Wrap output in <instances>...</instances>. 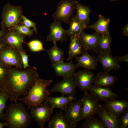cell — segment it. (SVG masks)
I'll return each instance as SVG.
<instances>
[{"label": "cell", "mask_w": 128, "mask_h": 128, "mask_svg": "<svg viewBox=\"0 0 128 128\" xmlns=\"http://www.w3.org/2000/svg\"><path fill=\"white\" fill-rule=\"evenodd\" d=\"M35 67L22 70L12 67L7 68L3 82V86L0 90H4L9 96L12 102L17 103L21 95L24 96L28 93V90L39 78Z\"/></svg>", "instance_id": "6da1fadb"}, {"label": "cell", "mask_w": 128, "mask_h": 128, "mask_svg": "<svg viewBox=\"0 0 128 128\" xmlns=\"http://www.w3.org/2000/svg\"><path fill=\"white\" fill-rule=\"evenodd\" d=\"M22 102L12 103L7 108L4 120L9 128H27L30 124L31 116Z\"/></svg>", "instance_id": "7a4b0ae2"}, {"label": "cell", "mask_w": 128, "mask_h": 128, "mask_svg": "<svg viewBox=\"0 0 128 128\" xmlns=\"http://www.w3.org/2000/svg\"><path fill=\"white\" fill-rule=\"evenodd\" d=\"M52 82V80L39 79L28 90L27 94L18 100L23 102L29 110L33 106H38L42 104L50 92L47 89Z\"/></svg>", "instance_id": "3957f363"}, {"label": "cell", "mask_w": 128, "mask_h": 128, "mask_svg": "<svg viewBox=\"0 0 128 128\" xmlns=\"http://www.w3.org/2000/svg\"><path fill=\"white\" fill-rule=\"evenodd\" d=\"M23 9L21 6H14L9 3L3 7L2 14L1 26L2 29L11 28L21 24Z\"/></svg>", "instance_id": "277c9868"}, {"label": "cell", "mask_w": 128, "mask_h": 128, "mask_svg": "<svg viewBox=\"0 0 128 128\" xmlns=\"http://www.w3.org/2000/svg\"><path fill=\"white\" fill-rule=\"evenodd\" d=\"M0 62L6 68L14 66L22 69L23 68L18 51L7 45L0 49Z\"/></svg>", "instance_id": "5b68a950"}, {"label": "cell", "mask_w": 128, "mask_h": 128, "mask_svg": "<svg viewBox=\"0 0 128 128\" xmlns=\"http://www.w3.org/2000/svg\"><path fill=\"white\" fill-rule=\"evenodd\" d=\"M75 9V1L61 0L59 3L56 9L52 15L54 21L69 24L73 16Z\"/></svg>", "instance_id": "8992f818"}, {"label": "cell", "mask_w": 128, "mask_h": 128, "mask_svg": "<svg viewBox=\"0 0 128 128\" xmlns=\"http://www.w3.org/2000/svg\"><path fill=\"white\" fill-rule=\"evenodd\" d=\"M85 91L83 96L79 100L82 104V114L81 120L97 114L102 105L99 101L90 94Z\"/></svg>", "instance_id": "52a82bcc"}, {"label": "cell", "mask_w": 128, "mask_h": 128, "mask_svg": "<svg viewBox=\"0 0 128 128\" xmlns=\"http://www.w3.org/2000/svg\"><path fill=\"white\" fill-rule=\"evenodd\" d=\"M54 109L45 101L38 106L32 107L30 109V114L40 128H44L46 122L49 120Z\"/></svg>", "instance_id": "ba28073f"}, {"label": "cell", "mask_w": 128, "mask_h": 128, "mask_svg": "<svg viewBox=\"0 0 128 128\" xmlns=\"http://www.w3.org/2000/svg\"><path fill=\"white\" fill-rule=\"evenodd\" d=\"M77 87L73 76L64 78L59 82L55 83L50 89L48 90L50 93L58 92L61 93L62 96H75L76 93Z\"/></svg>", "instance_id": "9c48e42d"}, {"label": "cell", "mask_w": 128, "mask_h": 128, "mask_svg": "<svg viewBox=\"0 0 128 128\" xmlns=\"http://www.w3.org/2000/svg\"><path fill=\"white\" fill-rule=\"evenodd\" d=\"M61 22L54 21L50 24V31L47 36L46 41L53 43L59 41L63 43L69 39L68 38L67 30L64 28L61 25Z\"/></svg>", "instance_id": "30bf717a"}, {"label": "cell", "mask_w": 128, "mask_h": 128, "mask_svg": "<svg viewBox=\"0 0 128 128\" xmlns=\"http://www.w3.org/2000/svg\"><path fill=\"white\" fill-rule=\"evenodd\" d=\"M73 76L77 87L83 91L88 90L93 84L95 77L93 72L85 69L75 72Z\"/></svg>", "instance_id": "8fae6325"}, {"label": "cell", "mask_w": 128, "mask_h": 128, "mask_svg": "<svg viewBox=\"0 0 128 128\" xmlns=\"http://www.w3.org/2000/svg\"><path fill=\"white\" fill-rule=\"evenodd\" d=\"M82 104L79 100L72 101L67 104L65 110V116L73 126L76 128L80 121L82 114Z\"/></svg>", "instance_id": "7c38bea8"}, {"label": "cell", "mask_w": 128, "mask_h": 128, "mask_svg": "<svg viewBox=\"0 0 128 128\" xmlns=\"http://www.w3.org/2000/svg\"><path fill=\"white\" fill-rule=\"evenodd\" d=\"M3 41V42L16 49L18 51L25 50L23 43L26 36L18 31L8 29Z\"/></svg>", "instance_id": "4fadbf2b"}, {"label": "cell", "mask_w": 128, "mask_h": 128, "mask_svg": "<svg viewBox=\"0 0 128 128\" xmlns=\"http://www.w3.org/2000/svg\"><path fill=\"white\" fill-rule=\"evenodd\" d=\"M88 90L99 101L105 102L116 99L118 97V94L113 92L109 87H100L93 84Z\"/></svg>", "instance_id": "5bb4252c"}, {"label": "cell", "mask_w": 128, "mask_h": 128, "mask_svg": "<svg viewBox=\"0 0 128 128\" xmlns=\"http://www.w3.org/2000/svg\"><path fill=\"white\" fill-rule=\"evenodd\" d=\"M106 128H119V117L102 105L97 114Z\"/></svg>", "instance_id": "9a60e30c"}, {"label": "cell", "mask_w": 128, "mask_h": 128, "mask_svg": "<svg viewBox=\"0 0 128 128\" xmlns=\"http://www.w3.org/2000/svg\"><path fill=\"white\" fill-rule=\"evenodd\" d=\"M56 75L63 78L73 76L78 67L72 60L67 63L60 61L52 65Z\"/></svg>", "instance_id": "2e32d148"}, {"label": "cell", "mask_w": 128, "mask_h": 128, "mask_svg": "<svg viewBox=\"0 0 128 128\" xmlns=\"http://www.w3.org/2000/svg\"><path fill=\"white\" fill-rule=\"evenodd\" d=\"M100 36L95 33L90 34L83 32L82 33L79 37L84 50H91L98 54V45Z\"/></svg>", "instance_id": "e0dca14e"}, {"label": "cell", "mask_w": 128, "mask_h": 128, "mask_svg": "<svg viewBox=\"0 0 128 128\" xmlns=\"http://www.w3.org/2000/svg\"><path fill=\"white\" fill-rule=\"evenodd\" d=\"M96 58L98 62L101 64L103 71L105 72L108 73L121 68L112 56L111 52L99 53Z\"/></svg>", "instance_id": "ac0fdd59"}, {"label": "cell", "mask_w": 128, "mask_h": 128, "mask_svg": "<svg viewBox=\"0 0 128 128\" xmlns=\"http://www.w3.org/2000/svg\"><path fill=\"white\" fill-rule=\"evenodd\" d=\"M75 58L78 67L89 70H94L97 67L98 62L96 58L91 55L87 51H84L81 56Z\"/></svg>", "instance_id": "d6986e66"}, {"label": "cell", "mask_w": 128, "mask_h": 128, "mask_svg": "<svg viewBox=\"0 0 128 128\" xmlns=\"http://www.w3.org/2000/svg\"><path fill=\"white\" fill-rule=\"evenodd\" d=\"M103 105L109 111L119 117L128 109V102L126 100H113L105 102Z\"/></svg>", "instance_id": "ffe728a7"}, {"label": "cell", "mask_w": 128, "mask_h": 128, "mask_svg": "<svg viewBox=\"0 0 128 128\" xmlns=\"http://www.w3.org/2000/svg\"><path fill=\"white\" fill-rule=\"evenodd\" d=\"M69 38L70 42L67 61L72 60L73 58L81 55L85 51L81 41L79 35L74 36Z\"/></svg>", "instance_id": "44dd1931"}, {"label": "cell", "mask_w": 128, "mask_h": 128, "mask_svg": "<svg viewBox=\"0 0 128 128\" xmlns=\"http://www.w3.org/2000/svg\"><path fill=\"white\" fill-rule=\"evenodd\" d=\"M117 80V77L104 71L99 72L95 77L93 84L98 86L109 87L114 86Z\"/></svg>", "instance_id": "7402d4cb"}, {"label": "cell", "mask_w": 128, "mask_h": 128, "mask_svg": "<svg viewBox=\"0 0 128 128\" xmlns=\"http://www.w3.org/2000/svg\"><path fill=\"white\" fill-rule=\"evenodd\" d=\"M110 21L109 18L100 14L97 21L92 25H87L86 29L94 30L95 33L100 35L110 33L109 27Z\"/></svg>", "instance_id": "603a6c76"}, {"label": "cell", "mask_w": 128, "mask_h": 128, "mask_svg": "<svg viewBox=\"0 0 128 128\" xmlns=\"http://www.w3.org/2000/svg\"><path fill=\"white\" fill-rule=\"evenodd\" d=\"M49 128H74L62 110L56 113L48 124Z\"/></svg>", "instance_id": "cb8c5ba5"}, {"label": "cell", "mask_w": 128, "mask_h": 128, "mask_svg": "<svg viewBox=\"0 0 128 128\" xmlns=\"http://www.w3.org/2000/svg\"><path fill=\"white\" fill-rule=\"evenodd\" d=\"M75 99L73 96L66 97L62 95L56 97L48 96L45 101L54 108H57L65 111L68 103Z\"/></svg>", "instance_id": "d4e9b609"}, {"label": "cell", "mask_w": 128, "mask_h": 128, "mask_svg": "<svg viewBox=\"0 0 128 128\" xmlns=\"http://www.w3.org/2000/svg\"><path fill=\"white\" fill-rule=\"evenodd\" d=\"M75 9L77 13L75 17L82 22L87 25L90 20V16L91 12L90 8L75 1Z\"/></svg>", "instance_id": "484cf974"}, {"label": "cell", "mask_w": 128, "mask_h": 128, "mask_svg": "<svg viewBox=\"0 0 128 128\" xmlns=\"http://www.w3.org/2000/svg\"><path fill=\"white\" fill-rule=\"evenodd\" d=\"M69 24V27L67 30L68 36L70 37L75 35H79L86 29L85 25L78 19L75 16H73Z\"/></svg>", "instance_id": "4316f807"}, {"label": "cell", "mask_w": 128, "mask_h": 128, "mask_svg": "<svg viewBox=\"0 0 128 128\" xmlns=\"http://www.w3.org/2000/svg\"><path fill=\"white\" fill-rule=\"evenodd\" d=\"M112 41L110 33L100 35L98 45L99 53L111 52Z\"/></svg>", "instance_id": "83f0119b"}, {"label": "cell", "mask_w": 128, "mask_h": 128, "mask_svg": "<svg viewBox=\"0 0 128 128\" xmlns=\"http://www.w3.org/2000/svg\"><path fill=\"white\" fill-rule=\"evenodd\" d=\"M53 46L48 50H46L52 65L57 62L63 61L64 59V51L59 48L56 42H54Z\"/></svg>", "instance_id": "f1b7e54d"}, {"label": "cell", "mask_w": 128, "mask_h": 128, "mask_svg": "<svg viewBox=\"0 0 128 128\" xmlns=\"http://www.w3.org/2000/svg\"><path fill=\"white\" fill-rule=\"evenodd\" d=\"M85 121L80 126L81 128H106L101 119L94 116L85 119Z\"/></svg>", "instance_id": "f546056e"}, {"label": "cell", "mask_w": 128, "mask_h": 128, "mask_svg": "<svg viewBox=\"0 0 128 128\" xmlns=\"http://www.w3.org/2000/svg\"><path fill=\"white\" fill-rule=\"evenodd\" d=\"M9 99V95L6 92L3 90L0 91V120L4 119L5 114L3 111L7 108L6 103Z\"/></svg>", "instance_id": "4dcf8cb0"}, {"label": "cell", "mask_w": 128, "mask_h": 128, "mask_svg": "<svg viewBox=\"0 0 128 128\" xmlns=\"http://www.w3.org/2000/svg\"><path fill=\"white\" fill-rule=\"evenodd\" d=\"M30 50L33 52H38L45 50L41 42L38 40H34L27 43Z\"/></svg>", "instance_id": "1f68e13d"}, {"label": "cell", "mask_w": 128, "mask_h": 128, "mask_svg": "<svg viewBox=\"0 0 128 128\" xmlns=\"http://www.w3.org/2000/svg\"><path fill=\"white\" fill-rule=\"evenodd\" d=\"M16 30L25 36L30 37L33 34L34 30L31 29L22 24L16 25L11 28Z\"/></svg>", "instance_id": "d6a6232c"}, {"label": "cell", "mask_w": 128, "mask_h": 128, "mask_svg": "<svg viewBox=\"0 0 128 128\" xmlns=\"http://www.w3.org/2000/svg\"><path fill=\"white\" fill-rule=\"evenodd\" d=\"M21 18L22 21L21 24H23L29 28L32 27L35 34H37L38 33V32L36 26V23L34 22L27 18L23 14L22 15Z\"/></svg>", "instance_id": "836d02e7"}, {"label": "cell", "mask_w": 128, "mask_h": 128, "mask_svg": "<svg viewBox=\"0 0 128 128\" xmlns=\"http://www.w3.org/2000/svg\"><path fill=\"white\" fill-rule=\"evenodd\" d=\"M119 118V128H128V109L126 110Z\"/></svg>", "instance_id": "e575fe53"}, {"label": "cell", "mask_w": 128, "mask_h": 128, "mask_svg": "<svg viewBox=\"0 0 128 128\" xmlns=\"http://www.w3.org/2000/svg\"><path fill=\"white\" fill-rule=\"evenodd\" d=\"M21 58L22 62L23 65V68L25 69L27 68H30L31 67L28 64V57L29 55L26 54V51H18Z\"/></svg>", "instance_id": "d590c367"}, {"label": "cell", "mask_w": 128, "mask_h": 128, "mask_svg": "<svg viewBox=\"0 0 128 128\" xmlns=\"http://www.w3.org/2000/svg\"><path fill=\"white\" fill-rule=\"evenodd\" d=\"M7 68L0 62V81L3 82L6 73Z\"/></svg>", "instance_id": "8d00e7d4"}, {"label": "cell", "mask_w": 128, "mask_h": 128, "mask_svg": "<svg viewBox=\"0 0 128 128\" xmlns=\"http://www.w3.org/2000/svg\"><path fill=\"white\" fill-rule=\"evenodd\" d=\"M114 58L116 61L118 63L122 62L128 63V53L122 56H115Z\"/></svg>", "instance_id": "74e56055"}, {"label": "cell", "mask_w": 128, "mask_h": 128, "mask_svg": "<svg viewBox=\"0 0 128 128\" xmlns=\"http://www.w3.org/2000/svg\"><path fill=\"white\" fill-rule=\"evenodd\" d=\"M8 30V29H5L0 30V43L3 42V39Z\"/></svg>", "instance_id": "f35d334b"}, {"label": "cell", "mask_w": 128, "mask_h": 128, "mask_svg": "<svg viewBox=\"0 0 128 128\" xmlns=\"http://www.w3.org/2000/svg\"><path fill=\"white\" fill-rule=\"evenodd\" d=\"M122 32L123 35L125 37L128 36V24L127 23L122 29Z\"/></svg>", "instance_id": "ab89813d"}, {"label": "cell", "mask_w": 128, "mask_h": 128, "mask_svg": "<svg viewBox=\"0 0 128 128\" xmlns=\"http://www.w3.org/2000/svg\"><path fill=\"white\" fill-rule=\"evenodd\" d=\"M6 126H7V125L5 122L4 123L0 122V128H3Z\"/></svg>", "instance_id": "60d3db41"}, {"label": "cell", "mask_w": 128, "mask_h": 128, "mask_svg": "<svg viewBox=\"0 0 128 128\" xmlns=\"http://www.w3.org/2000/svg\"><path fill=\"white\" fill-rule=\"evenodd\" d=\"M7 45L3 42L0 43V49L5 46Z\"/></svg>", "instance_id": "b9f144b4"}, {"label": "cell", "mask_w": 128, "mask_h": 128, "mask_svg": "<svg viewBox=\"0 0 128 128\" xmlns=\"http://www.w3.org/2000/svg\"><path fill=\"white\" fill-rule=\"evenodd\" d=\"M3 86V82L0 81V90L2 88Z\"/></svg>", "instance_id": "7bdbcfd3"}, {"label": "cell", "mask_w": 128, "mask_h": 128, "mask_svg": "<svg viewBox=\"0 0 128 128\" xmlns=\"http://www.w3.org/2000/svg\"><path fill=\"white\" fill-rule=\"evenodd\" d=\"M110 0L111 1H118L119 0Z\"/></svg>", "instance_id": "ee69618b"}]
</instances>
